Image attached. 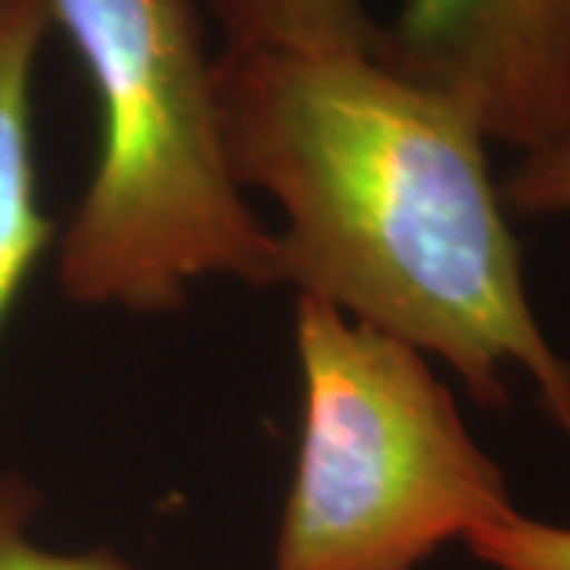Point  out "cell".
Masks as SVG:
<instances>
[{
    "mask_svg": "<svg viewBox=\"0 0 570 570\" xmlns=\"http://www.w3.org/2000/svg\"><path fill=\"white\" fill-rule=\"evenodd\" d=\"M213 89L235 181L283 213L279 283L444 362L485 409L520 374L570 448V362L469 115L374 55L223 48Z\"/></svg>",
    "mask_w": 570,
    "mask_h": 570,
    "instance_id": "obj_1",
    "label": "cell"
},
{
    "mask_svg": "<svg viewBox=\"0 0 570 570\" xmlns=\"http://www.w3.org/2000/svg\"><path fill=\"white\" fill-rule=\"evenodd\" d=\"M99 108V149L58 242L82 307L171 314L223 276L279 285V247L225 153L204 0H51Z\"/></svg>",
    "mask_w": 570,
    "mask_h": 570,
    "instance_id": "obj_2",
    "label": "cell"
},
{
    "mask_svg": "<svg viewBox=\"0 0 570 570\" xmlns=\"http://www.w3.org/2000/svg\"><path fill=\"white\" fill-rule=\"evenodd\" d=\"M302 422L273 570H419L513 510L419 348L295 295Z\"/></svg>",
    "mask_w": 570,
    "mask_h": 570,
    "instance_id": "obj_3",
    "label": "cell"
},
{
    "mask_svg": "<svg viewBox=\"0 0 570 570\" xmlns=\"http://www.w3.org/2000/svg\"><path fill=\"white\" fill-rule=\"evenodd\" d=\"M374 58L489 142L530 153L570 137V0H403Z\"/></svg>",
    "mask_w": 570,
    "mask_h": 570,
    "instance_id": "obj_4",
    "label": "cell"
},
{
    "mask_svg": "<svg viewBox=\"0 0 570 570\" xmlns=\"http://www.w3.org/2000/svg\"><path fill=\"white\" fill-rule=\"evenodd\" d=\"M51 0H0V333L55 242L36 163V67Z\"/></svg>",
    "mask_w": 570,
    "mask_h": 570,
    "instance_id": "obj_5",
    "label": "cell"
},
{
    "mask_svg": "<svg viewBox=\"0 0 570 570\" xmlns=\"http://www.w3.org/2000/svg\"><path fill=\"white\" fill-rule=\"evenodd\" d=\"M225 51L374 55L377 26L365 0H204Z\"/></svg>",
    "mask_w": 570,
    "mask_h": 570,
    "instance_id": "obj_6",
    "label": "cell"
},
{
    "mask_svg": "<svg viewBox=\"0 0 570 570\" xmlns=\"http://www.w3.org/2000/svg\"><path fill=\"white\" fill-rule=\"evenodd\" d=\"M39 491L17 472L0 475V570H130L115 549L55 551L32 535Z\"/></svg>",
    "mask_w": 570,
    "mask_h": 570,
    "instance_id": "obj_7",
    "label": "cell"
},
{
    "mask_svg": "<svg viewBox=\"0 0 570 570\" xmlns=\"http://www.w3.org/2000/svg\"><path fill=\"white\" fill-rule=\"evenodd\" d=\"M463 542L491 570H570V527L535 520L517 508L472 530Z\"/></svg>",
    "mask_w": 570,
    "mask_h": 570,
    "instance_id": "obj_8",
    "label": "cell"
},
{
    "mask_svg": "<svg viewBox=\"0 0 570 570\" xmlns=\"http://www.w3.org/2000/svg\"><path fill=\"white\" fill-rule=\"evenodd\" d=\"M498 187L517 216H570V137L520 153Z\"/></svg>",
    "mask_w": 570,
    "mask_h": 570,
    "instance_id": "obj_9",
    "label": "cell"
}]
</instances>
